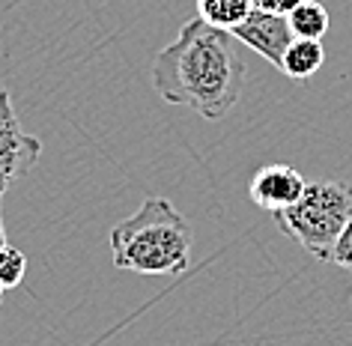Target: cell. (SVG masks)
Wrapping results in <instances>:
<instances>
[{"mask_svg": "<svg viewBox=\"0 0 352 346\" xmlns=\"http://www.w3.org/2000/svg\"><path fill=\"white\" fill-rule=\"evenodd\" d=\"M242 42L204 19L182 24L170 45L155 54L153 87L167 105H182L206 120H221L239 105L245 87Z\"/></svg>", "mask_w": 352, "mask_h": 346, "instance_id": "6da1fadb", "label": "cell"}, {"mask_svg": "<svg viewBox=\"0 0 352 346\" xmlns=\"http://www.w3.org/2000/svg\"><path fill=\"white\" fill-rule=\"evenodd\" d=\"M191 227L164 197H146L135 215L111 230V254L120 272L182 274L191 260Z\"/></svg>", "mask_w": 352, "mask_h": 346, "instance_id": "7a4b0ae2", "label": "cell"}, {"mask_svg": "<svg viewBox=\"0 0 352 346\" xmlns=\"http://www.w3.org/2000/svg\"><path fill=\"white\" fill-rule=\"evenodd\" d=\"M280 233L296 239L307 254L329 260L331 245L338 242L340 230L352 218V185L325 180V182H307L305 194L293 206L272 212Z\"/></svg>", "mask_w": 352, "mask_h": 346, "instance_id": "3957f363", "label": "cell"}, {"mask_svg": "<svg viewBox=\"0 0 352 346\" xmlns=\"http://www.w3.org/2000/svg\"><path fill=\"white\" fill-rule=\"evenodd\" d=\"M39 138L24 131L19 117H15L10 90L0 87V197L15 180L33 171V164L39 162Z\"/></svg>", "mask_w": 352, "mask_h": 346, "instance_id": "277c9868", "label": "cell"}, {"mask_svg": "<svg viewBox=\"0 0 352 346\" xmlns=\"http://www.w3.org/2000/svg\"><path fill=\"white\" fill-rule=\"evenodd\" d=\"M233 33L242 45L257 51L260 57H266L269 63H275L278 69H280V60H284V51L289 48V42L296 39L287 15L263 12V10H251L248 19H245Z\"/></svg>", "mask_w": 352, "mask_h": 346, "instance_id": "5b68a950", "label": "cell"}, {"mask_svg": "<svg viewBox=\"0 0 352 346\" xmlns=\"http://www.w3.org/2000/svg\"><path fill=\"white\" fill-rule=\"evenodd\" d=\"M307 188L305 176L289 164H266L254 173V180L248 185V194L251 200L257 203L260 209H269V212H278V209H287L302 197Z\"/></svg>", "mask_w": 352, "mask_h": 346, "instance_id": "8992f818", "label": "cell"}, {"mask_svg": "<svg viewBox=\"0 0 352 346\" xmlns=\"http://www.w3.org/2000/svg\"><path fill=\"white\" fill-rule=\"evenodd\" d=\"M322 60H325V51L320 45V39L296 36L293 42H289V48L284 51L280 72H284L287 78H293V81H298V84H305L307 78H314L316 72H320Z\"/></svg>", "mask_w": 352, "mask_h": 346, "instance_id": "52a82bcc", "label": "cell"}, {"mask_svg": "<svg viewBox=\"0 0 352 346\" xmlns=\"http://www.w3.org/2000/svg\"><path fill=\"white\" fill-rule=\"evenodd\" d=\"M195 3H197V19L215 24L221 30H236L251 12L248 0H195Z\"/></svg>", "mask_w": 352, "mask_h": 346, "instance_id": "ba28073f", "label": "cell"}, {"mask_svg": "<svg viewBox=\"0 0 352 346\" xmlns=\"http://www.w3.org/2000/svg\"><path fill=\"white\" fill-rule=\"evenodd\" d=\"M287 21H289V28H293L296 36L322 39L325 30H329V10H325L320 0H302V3L287 15Z\"/></svg>", "mask_w": 352, "mask_h": 346, "instance_id": "9c48e42d", "label": "cell"}, {"mask_svg": "<svg viewBox=\"0 0 352 346\" xmlns=\"http://www.w3.org/2000/svg\"><path fill=\"white\" fill-rule=\"evenodd\" d=\"M24 272H28V257L24 251L12 245H3L0 248V287L3 290H12L24 281Z\"/></svg>", "mask_w": 352, "mask_h": 346, "instance_id": "30bf717a", "label": "cell"}, {"mask_svg": "<svg viewBox=\"0 0 352 346\" xmlns=\"http://www.w3.org/2000/svg\"><path fill=\"white\" fill-rule=\"evenodd\" d=\"M329 263H334V266H340V269H349V272H352V218L346 221V227L340 230L338 242L331 245Z\"/></svg>", "mask_w": 352, "mask_h": 346, "instance_id": "8fae6325", "label": "cell"}, {"mask_svg": "<svg viewBox=\"0 0 352 346\" xmlns=\"http://www.w3.org/2000/svg\"><path fill=\"white\" fill-rule=\"evenodd\" d=\"M251 10H263V12H278V15H289L302 0H248Z\"/></svg>", "mask_w": 352, "mask_h": 346, "instance_id": "7c38bea8", "label": "cell"}, {"mask_svg": "<svg viewBox=\"0 0 352 346\" xmlns=\"http://www.w3.org/2000/svg\"><path fill=\"white\" fill-rule=\"evenodd\" d=\"M6 245V236H3V224H0V248Z\"/></svg>", "mask_w": 352, "mask_h": 346, "instance_id": "4fadbf2b", "label": "cell"}, {"mask_svg": "<svg viewBox=\"0 0 352 346\" xmlns=\"http://www.w3.org/2000/svg\"><path fill=\"white\" fill-rule=\"evenodd\" d=\"M0 299H3V287H0Z\"/></svg>", "mask_w": 352, "mask_h": 346, "instance_id": "5bb4252c", "label": "cell"}]
</instances>
